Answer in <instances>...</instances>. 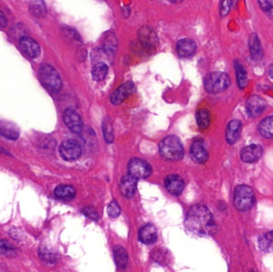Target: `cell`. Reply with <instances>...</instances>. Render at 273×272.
<instances>
[{
	"label": "cell",
	"mask_w": 273,
	"mask_h": 272,
	"mask_svg": "<svg viewBox=\"0 0 273 272\" xmlns=\"http://www.w3.org/2000/svg\"><path fill=\"white\" fill-rule=\"evenodd\" d=\"M185 225L192 232L200 236H211L217 226L210 211L204 205H194L187 212Z\"/></svg>",
	"instance_id": "cell-1"
},
{
	"label": "cell",
	"mask_w": 273,
	"mask_h": 272,
	"mask_svg": "<svg viewBox=\"0 0 273 272\" xmlns=\"http://www.w3.org/2000/svg\"><path fill=\"white\" fill-rule=\"evenodd\" d=\"M40 83L46 90L51 93H59L63 87V82L60 73L50 65L44 64L38 71Z\"/></svg>",
	"instance_id": "cell-2"
},
{
	"label": "cell",
	"mask_w": 273,
	"mask_h": 272,
	"mask_svg": "<svg viewBox=\"0 0 273 272\" xmlns=\"http://www.w3.org/2000/svg\"><path fill=\"white\" fill-rule=\"evenodd\" d=\"M161 155L169 161H178L184 156V147L178 137L170 135L162 140L159 146Z\"/></svg>",
	"instance_id": "cell-3"
},
{
	"label": "cell",
	"mask_w": 273,
	"mask_h": 272,
	"mask_svg": "<svg viewBox=\"0 0 273 272\" xmlns=\"http://www.w3.org/2000/svg\"><path fill=\"white\" fill-rule=\"evenodd\" d=\"M231 85V80L227 73L213 72L206 76L204 81L205 90L210 93H219L225 91Z\"/></svg>",
	"instance_id": "cell-4"
},
{
	"label": "cell",
	"mask_w": 273,
	"mask_h": 272,
	"mask_svg": "<svg viewBox=\"0 0 273 272\" xmlns=\"http://www.w3.org/2000/svg\"><path fill=\"white\" fill-rule=\"evenodd\" d=\"M234 205L237 210L246 211L251 209L255 203L254 191L248 185L237 186L234 192Z\"/></svg>",
	"instance_id": "cell-5"
},
{
	"label": "cell",
	"mask_w": 273,
	"mask_h": 272,
	"mask_svg": "<svg viewBox=\"0 0 273 272\" xmlns=\"http://www.w3.org/2000/svg\"><path fill=\"white\" fill-rule=\"evenodd\" d=\"M129 174L138 179H146L152 173V167L147 161L139 158H133L128 165Z\"/></svg>",
	"instance_id": "cell-6"
},
{
	"label": "cell",
	"mask_w": 273,
	"mask_h": 272,
	"mask_svg": "<svg viewBox=\"0 0 273 272\" xmlns=\"http://www.w3.org/2000/svg\"><path fill=\"white\" fill-rule=\"evenodd\" d=\"M60 153L65 161H75L81 156V145L74 140H67L60 145Z\"/></svg>",
	"instance_id": "cell-7"
},
{
	"label": "cell",
	"mask_w": 273,
	"mask_h": 272,
	"mask_svg": "<svg viewBox=\"0 0 273 272\" xmlns=\"http://www.w3.org/2000/svg\"><path fill=\"white\" fill-rule=\"evenodd\" d=\"M63 122L71 132L80 133L83 129V122L80 115L74 109H67L63 113Z\"/></svg>",
	"instance_id": "cell-8"
},
{
	"label": "cell",
	"mask_w": 273,
	"mask_h": 272,
	"mask_svg": "<svg viewBox=\"0 0 273 272\" xmlns=\"http://www.w3.org/2000/svg\"><path fill=\"white\" fill-rule=\"evenodd\" d=\"M135 92H136L135 85L132 82H127L113 92L110 97V102H112V104L116 106L122 104V102L127 99L129 96L133 94Z\"/></svg>",
	"instance_id": "cell-9"
},
{
	"label": "cell",
	"mask_w": 273,
	"mask_h": 272,
	"mask_svg": "<svg viewBox=\"0 0 273 272\" xmlns=\"http://www.w3.org/2000/svg\"><path fill=\"white\" fill-rule=\"evenodd\" d=\"M139 38L142 45L148 50H153L158 45V38L153 29L147 26L142 27L139 31Z\"/></svg>",
	"instance_id": "cell-10"
},
{
	"label": "cell",
	"mask_w": 273,
	"mask_h": 272,
	"mask_svg": "<svg viewBox=\"0 0 273 272\" xmlns=\"http://www.w3.org/2000/svg\"><path fill=\"white\" fill-rule=\"evenodd\" d=\"M266 107H267V103L264 99L259 97L257 95L251 96L247 102V112L251 118H257V116H261L263 112L265 110Z\"/></svg>",
	"instance_id": "cell-11"
},
{
	"label": "cell",
	"mask_w": 273,
	"mask_h": 272,
	"mask_svg": "<svg viewBox=\"0 0 273 272\" xmlns=\"http://www.w3.org/2000/svg\"><path fill=\"white\" fill-rule=\"evenodd\" d=\"M165 185L169 193L173 196H179L183 192L185 182L178 175H169L165 180Z\"/></svg>",
	"instance_id": "cell-12"
},
{
	"label": "cell",
	"mask_w": 273,
	"mask_h": 272,
	"mask_svg": "<svg viewBox=\"0 0 273 272\" xmlns=\"http://www.w3.org/2000/svg\"><path fill=\"white\" fill-rule=\"evenodd\" d=\"M262 154V146L259 145H250L244 147L241 150V158L244 162L254 163L261 158Z\"/></svg>",
	"instance_id": "cell-13"
},
{
	"label": "cell",
	"mask_w": 273,
	"mask_h": 272,
	"mask_svg": "<svg viewBox=\"0 0 273 272\" xmlns=\"http://www.w3.org/2000/svg\"><path fill=\"white\" fill-rule=\"evenodd\" d=\"M190 154L192 159L198 164H204L208 160V154L205 149V144L202 140H196L191 145Z\"/></svg>",
	"instance_id": "cell-14"
},
{
	"label": "cell",
	"mask_w": 273,
	"mask_h": 272,
	"mask_svg": "<svg viewBox=\"0 0 273 272\" xmlns=\"http://www.w3.org/2000/svg\"><path fill=\"white\" fill-rule=\"evenodd\" d=\"M20 46L24 54H27L29 57L35 59L40 54V47L38 43L30 37H23L20 40Z\"/></svg>",
	"instance_id": "cell-15"
},
{
	"label": "cell",
	"mask_w": 273,
	"mask_h": 272,
	"mask_svg": "<svg viewBox=\"0 0 273 272\" xmlns=\"http://www.w3.org/2000/svg\"><path fill=\"white\" fill-rule=\"evenodd\" d=\"M121 192L123 197L126 198H132L136 193V179L132 176L128 175L123 177L121 180L120 185Z\"/></svg>",
	"instance_id": "cell-16"
},
{
	"label": "cell",
	"mask_w": 273,
	"mask_h": 272,
	"mask_svg": "<svg viewBox=\"0 0 273 272\" xmlns=\"http://www.w3.org/2000/svg\"><path fill=\"white\" fill-rule=\"evenodd\" d=\"M139 240L146 244L155 243L158 238L156 227L153 224H148L141 228L139 234Z\"/></svg>",
	"instance_id": "cell-17"
},
{
	"label": "cell",
	"mask_w": 273,
	"mask_h": 272,
	"mask_svg": "<svg viewBox=\"0 0 273 272\" xmlns=\"http://www.w3.org/2000/svg\"><path fill=\"white\" fill-rule=\"evenodd\" d=\"M242 124L241 121L232 120L228 123L226 129V140L228 144L232 145L239 140L241 137Z\"/></svg>",
	"instance_id": "cell-18"
},
{
	"label": "cell",
	"mask_w": 273,
	"mask_h": 272,
	"mask_svg": "<svg viewBox=\"0 0 273 272\" xmlns=\"http://www.w3.org/2000/svg\"><path fill=\"white\" fill-rule=\"evenodd\" d=\"M197 46L192 40L184 38L178 41L177 44V51L181 57H190L196 52Z\"/></svg>",
	"instance_id": "cell-19"
},
{
	"label": "cell",
	"mask_w": 273,
	"mask_h": 272,
	"mask_svg": "<svg viewBox=\"0 0 273 272\" xmlns=\"http://www.w3.org/2000/svg\"><path fill=\"white\" fill-rule=\"evenodd\" d=\"M248 47H249L250 53H251L252 60L255 61H260L262 60L263 50L261 43L259 40L258 35L255 33L250 35L248 40Z\"/></svg>",
	"instance_id": "cell-20"
},
{
	"label": "cell",
	"mask_w": 273,
	"mask_h": 272,
	"mask_svg": "<svg viewBox=\"0 0 273 272\" xmlns=\"http://www.w3.org/2000/svg\"><path fill=\"white\" fill-rule=\"evenodd\" d=\"M0 134L9 140H17L20 137V129L9 122H0Z\"/></svg>",
	"instance_id": "cell-21"
},
{
	"label": "cell",
	"mask_w": 273,
	"mask_h": 272,
	"mask_svg": "<svg viewBox=\"0 0 273 272\" xmlns=\"http://www.w3.org/2000/svg\"><path fill=\"white\" fill-rule=\"evenodd\" d=\"M76 191L74 187L70 185H59L54 189V196L57 199L62 201H69L74 199L75 197Z\"/></svg>",
	"instance_id": "cell-22"
},
{
	"label": "cell",
	"mask_w": 273,
	"mask_h": 272,
	"mask_svg": "<svg viewBox=\"0 0 273 272\" xmlns=\"http://www.w3.org/2000/svg\"><path fill=\"white\" fill-rule=\"evenodd\" d=\"M30 12L36 18H43L47 15V7L44 0H31Z\"/></svg>",
	"instance_id": "cell-23"
},
{
	"label": "cell",
	"mask_w": 273,
	"mask_h": 272,
	"mask_svg": "<svg viewBox=\"0 0 273 272\" xmlns=\"http://www.w3.org/2000/svg\"><path fill=\"white\" fill-rule=\"evenodd\" d=\"M113 256H114L115 263L119 268L124 269L128 265V254L123 247L121 246H116L113 249Z\"/></svg>",
	"instance_id": "cell-24"
},
{
	"label": "cell",
	"mask_w": 273,
	"mask_h": 272,
	"mask_svg": "<svg viewBox=\"0 0 273 272\" xmlns=\"http://www.w3.org/2000/svg\"><path fill=\"white\" fill-rule=\"evenodd\" d=\"M259 132L265 138H273V116H268L261 121Z\"/></svg>",
	"instance_id": "cell-25"
},
{
	"label": "cell",
	"mask_w": 273,
	"mask_h": 272,
	"mask_svg": "<svg viewBox=\"0 0 273 272\" xmlns=\"http://www.w3.org/2000/svg\"><path fill=\"white\" fill-rule=\"evenodd\" d=\"M236 73H237V83L241 89H244L248 85V77L245 69L243 67V65L238 61L235 62Z\"/></svg>",
	"instance_id": "cell-26"
},
{
	"label": "cell",
	"mask_w": 273,
	"mask_h": 272,
	"mask_svg": "<svg viewBox=\"0 0 273 272\" xmlns=\"http://www.w3.org/2000/svg\"><path fill=\"white\" fill-rule=\"evenodd\" d=\"M258 244L260 248L264 251H273V231L265 233L260 237L258 240Z\"/></svg>",
	"instance_id": "cell-27"
},
{
	"label": "cell",
	"mask_w": 273,
	"mask_h": 272,
	"mask_svg": "<svg viewBox=\"0 0 273 272\" xmlns=\"http://www.w3.org/2000/svg\"><path fill=\"white\" fill-rule=\"evenodd\" d=\"M108 66L104 63H99L92 68V77L95 81L100 82L106 77L108 73Z\"/></svg>",
	"instance_id": "cell-28"
},
{
	"label": "cell",
	"mask_w": 273,
	"mask_h": 272,
	"mask_svg": "<svg viewBox=\"0 0 273 272\" xmlns=\"http://www.w3.org/2000/svg\"><path fill=\"white\" fill-rule=\"evenodd\" d=\"M196 119L198 126L201 129H207L210 124V113L207 109H200L197 113Z\"/></svg>",
	"instance_id": "cell-29"
},
{
	"label": "cell",
	"mask_w": 273,
	"mask_h": 272,
	"mask_svg": "<svg viewBox=\"0 0 273 272\" xmlns=\"http://www.w3.org/2000/svg\"><path fill=\"white\" fill-rule=\"evenodd\" d=\"M104 50L106 53L111 54L113 53L117 48V40L115 38L114 34H110L106 36V40H104V45H103Z\"/></svg>",
	"instance_id": "cell-30"
},
{
	"label": "cell",
	"mask_w": 273,
	"mask_h": 272,
	"mask_svg": "<svg viewBox=\"0 0 273 272\" xmlns=\"http://www.w3.org/2000/svg\"><path fill=\"white\" fill-rule=\"evenodd\" d=\"M103 135L108 143H111L113 141V129L110 121L104 120L103 125Z\"/></svg>",
	"instance_id": "cell-31"
},
{
	"label": "cell",
	"mask_w": 273,
	"mask_h": 272,
	"mask_svg": "<svg viewBox=\"0 0 273 272\" xmlns=\"http://www.w3.org/2000/svg\"><path fill=\"white\" fill-rule=\"evenodd\" d=\"M259 4L266 15L273 20V0H259Z\"/></svg>",
	"instance_id": "cell-32"
},
{
	"label": "cell",
	"mask_w": 273,
	"mask_h": 272,
	"mask_svg": "<svg viewBox=\"0 0 273 272\" xmlns=\"http://www.w3.org/2000/svg\"><path fill=\"white\" fill-rule=\"evenodd\" d=\"M107 211L109 216L112 218L119 217L121 212V208L117 201H113L108 205Z\"/></svg>",
	"instance_id": "cell-33"
},
{
	"label": "cell",
	"mask_w": 273,
	"mask_h": 272,
	"mask_svg": "<svg viewBox=\"0 0 273 272\" xmlns=\"http://www.w3.org/2000/svg\"><path fill=\"white\" fill-rule=\"evenodd\" d=\"M232 1L233 0H222L221 4V10H220L221 16H226L227 14L229 13L231 7H232Z\"/></svg>",
	"instance_id": "cell-34"
},
{
	"label": "cell",
	"mask_w": 273,
	"mask_h": 272,
	"mask_svg": "<svg viewBox=\"0 0 273 272\" xmlns=\"http://www.w3.org/2000/svg\"><path fill=\"white\" fill-rule=\"evenodd\" d=\"M13 247L11 245L7 244V242L0 240V254L1 255H8L12 254Z\"/></svg>",
	"instance_id": "cell-35"
},
{
	"label": "cell",
	"mask_w": 273,
	"mask_h": 272,
	"mask_svg": "<svg viewBox=\"0 0 273 272\" xmlns=\"http://www.w3.org/2000/svg\"><path fill=\"white\" fill-rule=\"evenodd\" d=\"M83 211L85 216L88 217L89 218L92 219V220H97L98 218H99L95 210L93 209V208H91V207H86L83 209Z\"/></svg>",
	"instance_id": "cell-36"
},
{
	"label": "cell",
	"mask_w": 273,
	"mask_h": 272,
	"mask_svg": "<svg viewBox=\"0 0 273 272\" xmlns=\"http://www.w3.org/2000/svg\"><path fill=\"white\" fill-rule=\"evenodd\" d=\"M40 257H41L44 261L48 262V263H50L51 260H53V259H54L51 252L47 251L46 249H43V251H40Z\"/></svg>",
	"instance_id": "cell-37"
},
{
	"label": "cell",
	"mask_w": 273,
	"mask_h": 272,
	"mask_svg": "<svg viewBox=\"0 0 273 272\" xmlns=\"http://www.w3.org/2000/svg\"><path fill=\"white\" fill-rule=\"evenodd\" d=\"M7 25V20L4 13L0 11V27H5Z\"/></svg>",
	"instance_id": "cell-38"
},
{
	"label": "cell",
	"mask_w": 273,
	"mask_h": 272,
	"mask_svg": "<svg viewBox=\"0 0 273 272\" xmlns=\"http://www.w3.org/2000/svg\"><path fill=\"white\" fill-rule=\"evenodd\" d=\"M268 73H269L270 77L273 79V64H271L268 68Z\"/></svg>",
	"instance_id": "cell-39"
},
{
	"label": "cell",
	"mask_w": 273,
	"mask_h": 272,
	"mask_svg": "<svg viewBox=\"0 0 273 272\" xmlns=\"http://www.w3.org/2000/svg\"><path fill=\"white\" fill-rule=\"evenodd\" d=\"M169 2L172 3V4H180L182 3L183 0H169Z\"/></svg>",
	"instance_id": "cell-40"
}]
</instances>
